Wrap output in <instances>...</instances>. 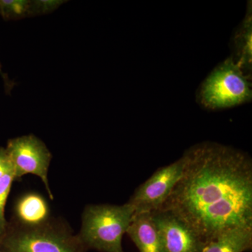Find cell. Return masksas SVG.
Returning a JSON list of instances; mask_svg holds the SVG:
<instances>
[{
    "mask_svg": "<svg viewBox=\"0 0 252 252\" xmlns=\"http://www.w3.org/2000/svg\"><path fill=\"white\" fill-rule=\"evenodd\" d=\"M12 164L10 161L6 149L0 147V180L10 170H13Z\"/></svg>",
    "mask_w": 252,
    "mask_h": 252,
    "instance_id": "cell-14",
    "label": "cell"
},
{
    "mask_svg": "<svg viewBox=\"0 0 252 252\" xmlns=\"http://www.w3.org/2000/svg\"><path fill=\"white\" fill-rule=\"evenodd\" d=\"M135 210L122 205H91L85 207L78 237L86 250L101 252H124L122 238L127 232Z\"/></svg>",
    "mask_w": 252,
    "mask_h": 252,
    "instance_id": "cell-3",
    "label": "cell"
},
{
    "mask_svg": "<svg viewBox=\"0 0 252 252\" xmlns=\"http://www.w3.org/2000/svg\"><path fill=\"white\" fill-rule=\"evenodd\" d=\"M51 219L47 202L36 193H28L18 199L13 220L26 225L40 224Z\"/></svg>",
    "mask_w": 252,
    "mask_h": 252,
    "instance_id": "cell-10",
    "label": "cell"
},
{
    "mask_svg": "<svg viewBox=\"0 0 252 252\" xmlns=\"http://www.w3.org/2000/svg\"><path fill=\"white\" fill-rule=\"evenodd\" d=\"M252 8L235 35V44L238 59L235 60L244 72L250 77L252 70Z\"/></svg>",
    "mask_w": 252,
    "mask_h": 252,
    "instance_id": "cell-11",
    "label": "cell"
},
{
    "mask_svg": "<svg viewBox=\"0 0 252 252\" xmlns=\"http://www.w3.org/2000/svg\"><path fill=\"white\" fill-rule=\"evenodd\" d=\"M185 165V158L182 156L170 165L158 169L136 189L128 201L133 207L135 214L160 210L180 180Z\"/></svg>",
    "mask_w": 252,
    "mask_h": 252,
    "instance_id": "cell-6",
    "label": "cell"
},
{
    "mask_svg": "<svg viewBox=\"0 0 252 252\" xmlns=\"http://www.w3.org/2000/svg\"><path fill=\"white\" fill-rule=\"evenodd\" d=\"M140 252H162L161 239L152 212L134 214L126 232Z\"/></svg>",
    "mask_w": 252,
    "mask_h": 252,
    "instance_id": "cell-8",
    "label": "cell"
},
{
    "mask_svg": "<svg viewBox=\"0 0 252 252\" xmlns=\"http://www.w3.org/2000/svg\"><path fill=\"white\" fill-rule=\"evenodd\" d=\"M0 249L5 252H86L78 235L67 225L51 218L44 223L26 225L14 220L0 235Z\"/></svg>",
    "mask_w": 252,
    "mask_h": 252,
    "instance_id": "cell-2",
    "label": "cell"
},
{
    "mask_svg": "<svg viewBox=\"0 0 252 252\" xmlns=\"http://www.w3.org/2000/svg\"><path fill=\"white\" fill-rule=\"evenodd\" d=\"M0 252H5L3 251L2 250H1V249H0Z\"/></svg>",
    "mask_w": 252,
    "mask_h": 252,
    "instance_id": "cell-16",
    "label": "cell"
},
{
    "mask_svg": "<svg viewBox=\"0 0 252 252\" xmlns=\"http://www.w3.org/2000/svg\"><path fill=\"white\" fill-rule=\"evenodd\" d=\"M14 180V169L8 172L0 180V235L4 233L7 226L8 222L6 221L4 215L5 205Z\"/></svg>",
    "mask_w": 252,
    "mask_h": 252,
    "instance_id": "cell-13",
    "label": "cell"
},
{
    "mask_svg": "<svg viewBox=\"0 0 252 252\" xmlns=\"http://www.w3.org/2000/svg\"><path fill=\"white\" fill-rule=\"evenodd\" d=\"M161 239L162 252H199L203 242L193 230L172 212H152Z\"/></svg>",
    "mask_w": 252,
    "mask_h": 252,
    "instance_id": "cell-7",
    "label": "cell"
},
{
    "mask_svg": "<svg viewBox=\"0 0 252 252\" xmlns=\"http://www.w3.org/2000/svg\"><path fill=\"white\" fill-rule=\"evenodd\" d=\"M183 156V173L160 210L183 220L203 243L252 227L250 156L215 142L196 144Z\"/></svg>",
    "mask_w": 252,
    "mask_h": 252,
    "instance_id": "cell-1",
    "label": "cell"
},
{
    "mask_svg": "<svg viewBox=\"0 0 252 252\" xmlns=\"http://www.w3.org/2000/svg\"><path fill=\"white\" fill-rule=\"evenodd\" d=\"M5 149L14 168L15 180L28 174L37 176L45 185L49 198L53 200L48 180L52 155L46 144L36 136L28 135L11 139Z\"/></svg>",
    "mask_w": 252,
    "mask_h": 252,
    "instance_id": "cell-5",
    "label": "cell"
},
{
    "mask_svg": "<svg viewBox=\"0 0 252 252\" xmlns=\"http://www.w3.org/2000/svg\"><path fill=\"white\" fill-rule=\"evenodd\" d=\"M0 75L2 77L3 81H4L5 90H6V92L7 93V94H9L11 90H12L13 88H14L15 84L14 81L10 80L8 76L2 72L1 63H0Z\"/></svg>",
    "mask_w": 252,
    "mask_h": 252,
    "instance_id": "cell-15",
    "label": "cell"
},
{
    "mask_svg": "<svg viewBox=\"0 0 252 252\" xmlns=\"http://www.w3.org/2000/svg\"><path fill=\"white\" fill-rule=\"evenodd\" d=\"M252 98V83L234 58L217 66L203 81L198 94L205 109L218 110L246 103Z\"/></svg>",
    "mask_w": 252,
    "mask_h": 252,
    "instance_id": "cell-4",
    "label": "cell"
},
{
    "mask_svg": "<svg viewBox=\"0 0 252 252\" xmlns=\"http://www.w3.org/2000/svg\"><path fill=\"white\" fill-rule=\"evenodd\" d=\"M252 249V227L227 230L202 244L199 252H246Z\"/></svg>",
    "mask_w": 252,
    "mask_h": 252,
    "instance_id": "cell-9",
    "label": "cell"
},
{
    "mask_svg": "<svg viewBox=\"0 0 252 252\" xmlns=\"http://www.w3.org/2000/svg\"><path fill=\"white\" fill-rule=\"evenodd\" d=\"M0 15L6 21L39 15L38 1L0 0Z\"/></svg>",
    "mask_w": 252,
    "mask_h": 252,
    "instance_id": "cell-12",
    "label": "cell"
}]
</instances>
